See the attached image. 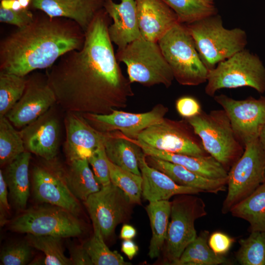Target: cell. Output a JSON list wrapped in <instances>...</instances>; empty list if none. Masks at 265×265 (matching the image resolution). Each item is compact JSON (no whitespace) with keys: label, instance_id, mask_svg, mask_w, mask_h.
Listing matches in <instances>:
<instances>
[{"label":"cell","instance_id":"obj_1","mask_svg":"<svg viewBox=\"0 0 265 265\" xmlns=\"http://www.w3.org/2000/svg\"><path fill=\"white\" fill-rule=\"evenodd\" d=\"M111 19L104 8L100 10L85 32L82 47L47 69L56 103L67 112L108 114L126 107L134 95L108 35Z\"/></svg>","mask_w":265,"mask_h":265},{"label":"cell","instance_id":"obj_2","mask_svg":"<svg viewBox=\"0 0 265 265\" xmlns=\"http://www.w3.org/2000/svg\"><path fill=\"white\" fill-rule=\"evenodd\" d=\"M38 11L30 24L0 41V72L26 77L82 47L85 32L75 22Z\"/></svg>","mask_w":265,"mask_h":265},{"label":"cell","instance_id":"obj_3","mask_svg":"<svg viewBox=\"0 0 265 265\" xmlns=\"http://www.w3.org/2000/svg\"><path fill=\"white\" fill-rule=\"evenodd\" d=\"M185 25L209 70L244 49L247 44V34L243 29L225 28L221 17L217 14Z\"/></svg>","mask_w":265,"mask_h":265},{"label":"cell","instance_id":"obj_4","mask_svg":"<svg viewBox=\"0 0 265 265\" xmlns=\"http://www.w3.org/2000/svg\"><path fill=\"white\" fill-rule=\"evenodd\" d=\"M200 138L204 149L228 172L242 156L244 147L236 137L224 109L204 111L185 119Z\"/></svg>","mask_w":265,"mask_h":265},{"label":"cell","instance_id":"obj_5","mask_svg":"<svg viewBox=\"0 0 265 265\" xmlns=\"http://www.w3.org/2000/svg\"><path fill=\"white\" fill-rule=\"evenodd\" d=\"M158 43L179 83L196 86L207 82L209 70L202 61L185 24H176Z\"/></svg>","mask_w":265,"mask_h":265},{"label":"cell","instance_id":"obj_6","mask_svg":"<svg viewBox=\"0 0 265 265\" xmlns=\"http://www.w3.org/2000/svg\"><path fill=\"white\" fill-rule=\"evenodd\" d=\"M117 61L127 66L129 80L151 86L162 84L168 88L174 79L172 71L157 42L142 36L127 45L116 53Z\"/></svg>","mask_w":265,"mask_h":265},{"label":"cell","instance_id":"obj_7","mask_svg":"<svg viewBox=\"0 0 265 265\" xmlns=\"http://www.w3.org/2000/svg\"><path fill=\"white\" fill-rule=\"evenodd\" d=\"M205 93L212 97L219 90L250 87L265 93V66L256 54L240 51L209 71Z\"/></svg>","mask_w":265,"mask_h":265},{"label":"cell","instance_id":"obj_8","mask_svg":"<svg viewBox=\"0 0 265 265\" xmlns=\"http://www.w3.org/2000/svg\"><path fill=\"white\" fill-rule=\"evenodd\" d=\"M12 232L62 238L80 236L84 225L78 216L58 206L47 204L25 209L8 224Z\"/></svg>","mask_w":265,"mask_h":265},{"label":"cell","instance_id":"obj_9","mask_svg":"<svg viewBox=\"0 0 265 265\" xmlns=\"http://www.w3.org/2000/svg\"><path fill=\"white\" fill-rule=\"evenodd\" d=\"M195 194L176 195L171 202V220L164 245L165 260L173 265L197 237L195 221L207 214L204 201Z\"/></svg>","mask_w":265,"mask_h":265},{"label":"cell","instance_id":"obj_10","mask_svg":"<svg viewBox=\"0 0 265 265\" xmlns=\"http://www.w3.org/2000/svg\"><path fill=\"white\" fill-rule=\"evenodd\" d=\"M265 181V151L258 138L246 144L242 156L228 171V192L222 212L227 213Z\"/></svg>","mask_w":265,"mask_h":265},{"label":"cell","instance_id":"obj_11","mask_svg":"<svg viewBox=\"0 0 265 265\" xmlns=\"http://www.w3.org/2000/svg\"><path fill=\"white\" fill-rule=\"evenodd\" d=\"M31 177L32 193L36 201L60 207L78 216L80 214L81 206L69 189L66 168L56 158L42 159L32 167Z\"/></svg>","mask_w":265,"mask_h":265},{"label":"cell","instance_id":"obj_12","mask_svg":"<svg viewBox=\"0 0 265 265\" xmlns=\"http://www.w3.org/2000/svg\"><path fill=\"white\" fill-rule=\"evenodd\" d=\"M197 136L186 119L177 121L164 118L142 131L135 139L169 153L195 156L209 155Z\"/></svg>","mask_w":265,"mask_h":265},{"label":"cell","instance_id":"obj_13","mask_svg":"<svg viewBox=\"0 0 265 265\" xmlns=\"http://www.w3.org/2000/svg\"><path fill=\"white\" fill-rule=\"evenodd\" d=\"M83 203L93 225L98 227L104 239L113 234L118 224L127 221L132 213V204L126 194L112 183L102 186Z\"/></svg>","mask_w":265,"mask_h":265},{"label":"cell","instance_id":"obj_14","mask_svg":"<svg viewBox=\"0 0 265 265\" xmlns=\"http://www.w3.org/2000/svg\"><path fill=\"white\" fill-rule=\"evenodd\" d=\"M213 98L226 112L236 137L244 147L258 138L265 122V96L236 100L220 94Z\"/></svg>","mask_w":265,"mask_h":265},{"label":"cell","instance_id":"obj_15","mask_svg":"<svg viewBox=\"0 0 265 265\" xmlns=\"http://www.w3.org/2000/svg\"><path fill=\"white\" fill-rule=\"evenodd\" d=\"M26 80L24 94L5 115L17 128H23L33 122L56 103L55 94L48 83L46 74L33 73Z\"/></svg>","mask_w":265,"mask_h":265},{"label":"cell","instance_id":"obj_16","mask_svg":"<svg viewBox=\"0 0 265 265\" xmlns=\"http://www.w3.org/2000/svg\"><path fill=\"white\" fill-rule=\"evenodd\" d=\"M168 111L166 106L158 104L150 111L143 113H134L114 109L108 114H81L92 127L100 132L118 131L135 139L143 130L161 122Z\"/></svg>","mask_w":265,"mask_h":265},{"label":"cell","instance_id":"obj_17","mask_svg":"<svg viewBox=\"0 0 265 265\" xmlns=\"http://www.w3.org/2000/svg\"><path fill=\"white\" fill-rule=\"evenodd\" d=\"M51 109L20 131L26 151L46 160L56 158L59 144V121Z\"/></svg>","mask_w":265,"mask_h":265},{"label":"cell","instance_id":"obj_18","mask_svg":"<svg viewBox=\"0 0 265 265\" xmlns=\"http://www.w3.org/2000/svg\"><path fill=\"white\" fill-rule=\"evenodd\" d=\"M64 123V153L68 161L88 159L95 150L104 144V132L92 127L81 113L67 112Z\"/></svg>","mask_w":265,"mask_h":265},{"label":"cell","instance_id":"obj_19","mask_svg":"<svg viewBox=\"0 0 265 265\" xmlns=\"http://www.w3.org/2000/svg\"><path fill=\"white\" fill-rule=\"evenodd\" d=\"M141 36L157 42L179 23L173 10L163 0H134Z\"/></svg>","mask_w":265,"mask_h":265},{"label":"cell","instance_id":"obj_20","mask_svg":"<svg viewBox=\"0 0 265 265\" xmlns=\"http://www.w3.org/2000/svg\"><path fill=\"white\" fill-rule=\"evenodd\" d=\"M104 8L113 21L108 32L118 50L141 37L134 0H120L119 3L105 0Z\"/></svg>","mask_w":265,"mask_h":265},{"label":"cell","instance_id":"obj_21","mask_svg":"<svg viewBox=\"0 0 265 265\" xmlns=\"http://www.w3.org/2000/svg\"><path fill=\"white\" fill-rule=\"evenodd\" d=\"M105 0H32L30 8L75 22L85 32Z\"/></svg>","mask_w":265,"mask_h":265},{"label":"cell","instance_id":"obj_22","mask_svg":"<svg viewBox=\"0 0 265 265\" xmlns=\"http://www.w3.org/2000/svg\"><path fill=\"white\" fill-rule=\"evenodd\" d=\"M139 167L143 179V197L149 202L169 200L180 194H197L201 190L176 183L164 173L150 166L141 149L138 154Z\"/></svg>","mask_w":265,"mask_h":265},{"label":"cell","instance_id":"obj_23","mask_svg":"<svg viewBox=\"0 0 265 265\" xmlns=\"http://www.w3.org/2000/svg\"><path fill=\"white\" fill-rule=\"evenodd\" d=\"M126 137L140 147L146 155L153 156L182 165L207 178L215 180L227 179L228 172L210 155L195 156L169 153L153 148L140 140Z\"/></svg>","mask_w":265,"mask_h":265},{"label":"cell","instance_id":"obj_24","mask_svg":"<svg viewBox=\"0 0 265 265\" xmlns=\"http://www.w3.org/2000/svg\"><path fill=\"white\" fill-rule=\"evenodd\" d=\"M146 160L150 166L164 173L178 185L198 189L203 192L217 193L226 190L227 179L207 178L182 165L153 156L146 155Z\"/></svg>","mask_w":265,"mask_h":265},{"label":"cell","instance_id":"obj_25","mask_svg":"<svg viewBox=\"0 0 265 265\" xmlns=\"http://www.w3.org/2000/svg\"><path fill=\"white\" fill-rule=\"evenodd\" d=\"M31 153L26 151L5 166L2 171L15 207L22 211L26 209L30 194L29 165Z\"/></svg>","mask_w":265,"mask_h":265},{"label":"cell","instance_id":"obj_26","mask_svg":"<svg viewBox=\"0 0 265 265\" xmlns=\"http://www.w3.org/2000/svg\"><path fill=\"white\" fill-rule=\"evenodd\" d=\"M104 134V145L108 159L124 169L141 175L138 163L140 147L119 131Z\"/></svg>","mask_w":265,"mask_h":265},{"label":"cell","instance_id":"obj_27","mask_svg":"<svg viewBox=\"0 0 265 265\" xmlns=\"http://www.w3.org/2000/svg\"><path fill=\"white\" fill-rule=\"evenodd\" d=\"M146 210L152 230L148 255L151 259H154L160 255L166 239L171 202L169 200L149 202Z\"/></svg>","mask_w":265,"mask_h":265},{"label":"cell","instance_id":"obj_28","mask_svg":"<svg viewBox=\"0 0 265 265\" xmlns=\"http://www.w3.org/2000/svg\"><path fill=\"white\" fill-rule=\"evenodd\" d=\"M89 164L86 159H75L68 161L66 168L69 189L79 200L83 202L102 187Z\"/></svg>","mask_w":265,"mask_h":265},{"label":"cell","instance_id":"obj_29","mask_svg":"<svg viewBox=\"0 0 265 265\" xmlns=\"http://www.w3.org/2000/svg\"><path fill=\"white\" fill-rule=\"evenodd\" d=\"M230 212L233 216L247 221L250 233L265 231V181Z\"/></svg>","mask_w":265,"mask_h":265},{"label":"cell","instance_id":"obj_30","mask_svg":"<svg viewBox=\"0 0 265 265\" xmlns=\"http://www.w3.org/2000/svg\"><path fill=\"white\" fill-rule=\"evenodd\" d=\"M209 232L204 231L185 248L174 265H217L228 263L223 256L215 254L208 244Z\"/></svg>","mask_w":265,"mask_h":265},{"label":"cell","instance_id":"obj_31","mask_svg":"<svg viewBox=\"0 0 265 265\" xmlns=\"http://www.w3.org/2000/svg\"><path fill=\"white\" fill-rule=\"evenodd\" d=\"M6 116L0 117V164L5 166L26 151L20 132Z\"/></svg>","mask_w":265,"mask_h":265},{"label":"cell","instance_id":"obj_32","mask_svg":"<svg viewBox=\"0 0 265 265\" xmlns=\"http://www.w3.org/2000/svg\"><path fill=\"white\" fill-rule=\"evenodd\" d=\"M61 237L51 235L27 234L26 240L32 247L42 251L45 255L43 265H71L70 258L65 256Z\"/></svg>","mask_w":265,"mask_h":265},{"label":"cell","instance_id":"obj_33","mask_svg":"<svg viewBox=\"0 0 265 265\" xmlns=\"http://www.w3.org/2000/svg\"><path fill=\"white\" fill-rule=\"evenodd\" d=\"M176 14L179 23L188 24L217 14L213 3L204 0H163Z\"/></svg>","mask_w":265,"mask_h":265},{"label":"cell","instance_id":"obj_34","mask_svg":"<svg viewBox=\"0 0 265 265\" xmlns=\"http://www.w3.org/2000/svg\"><path fill=\"white\" fill-rule=\"evenodd\" d=\"M26 77L0 72V117L5 116L25 90Z\"/></svg>","mask_w":265,"mask_h":265},{"label":"cell","instance_id":"obj_35","mask_svg":"<svg viewBox=\"0 0 265 265\" xmlns=\"http://www.w3.org/2000/svg\"><path fill=\"white\" fill-rule=\"evenodd\" d=\"M94 234L83 246L94 265H130L117 251L110 250L105 242L100 230L93 225Z\"/></svg>","mask_w":265,"mask_h":265},{"label":"cell","instance_id":"obj_36","mask_svg":"<svg viewBox=\"0 0 265 265\" xmlns=\"http://www.w3.org/2000/svg\"><path fill=\"white\" fill-rule=\"evenodd\" d=\"M236 259L242 265H265V231L250 233L238 241Z\"/></svg>","mask_w":265,"mask_h":265},{"label":"cell","instance_id":"obj_37","mask_svg":"<svg viewBox=\"0 0 265 265\" xmlns=\"http://www.w3.org/2000/svg\"><path fill=\"white\" fill-rule=\"evenodd\" d=\"M111 183L120 188L132 204H140L142 192L141 175L124 169L108 159Z\"/></svg>","mask_w":265,"mask_h":265},{"label":"cell","instance_id":"obj_38","mask_svg":"<svg viewBox=\"0 0 265 265\" xmlns=\"http://www.w3.org/2000/svg\"><path fill=\"white\" fill-rule=\"evenodd\" d=\"M31 247L26 240L7 246L1 251L0 265H26L32 257Z\"/></svg>","mask_w":265,"mask_h":265},{"label":"cell","instance_id":"obj_39","mask_svg":"<svg viewBox=\"0 0 265 265\" xmlns=\"http://www.w3.org/2000/svg\"><path fill=\"white\" fill-rule=\"evenodd\" d=\"M92 166L97 181L101 186H105L110 184L108 159L107 157L104 144L94 151L87 159Z\"/></svg>","mask_w":265,"mask_h":265},{"label":"cell","instance_id":"obj_40","mask_svg":"<svg viewBox=\"0 0 265 265\" xmlns=\"http://www.w3.org/2000/svg\"><path fill=\"white\" fill-rule=\"evenodd\" d=\"M34 13L30 8L18 10H7L0 8V22L22 28L33 20Z\"/></svg>","mask_w":265,"mask_h":265},{"label":"cell","instance_id":"obj_41","mask_svg":"<svg viewBox=\"0 0 265 265\" xmlns=\"http://www.w3.org/2000/svg\"><path fill=\"white\" fill-rule=\"evenodd\" d=\"M179 114L184 119H187L199 114L202 111L200 104L191 96H183L178 99L175 104Z\"/></svg>","mask_w":265,"mask_h":265},{"label":"cell","instance_id":"obj_42","mask_svg":"<svg viewBox=\"0 0 265 265\" xmlns=\"http://www.w3.org/2000/svg\"><path fill=\"white\" fill-rule=\"evenodd\" d=\"M234 239L224 233L216 231L208 239V244L212 251L217 255L223 256L232 247Z\"/></svg>","mask_w":265,"mask_h":265},{"label":"cell","instance_id":"obj_43","mask_svg":"<svg viewBox=\"0 0 265 265\" xmlns=\"http://www.w3.org/2000/svg\"><path fill=\"white\" fill-rule=\"evenodd\" d=\"M70 259L73 265H93L91 259L82 245H72L70 247Z\"/></svg>","mask_w":265,"mask_h":265},{"label":"cell","instance_id":"obj_44","mask_svg":"<svg viewBox=\"0 0 265 265\" xmlns=\"http://www.w3.org/2000/svg\"><path fill=\"white\" fill-rule=\"evenodd\" d=\"M8 187L5 181L2 170H0V224L3 226L6 223V212L10 210L8 201Z\"/></svg>","mask_w":265,"mask_h":265},{"label":"cell","instance_id":"obj_45","mask_svg":"<svg viewBox=\"0 0 265 265\" xmlns=\"http://www.w3.org/2000/svg\"><path fill=\"white\" fill-rule=\"evenodd\" d=\"M121 250L130 260H132L137 255L139 249L132 239H124L122 242Z\"/></svg>","mask_w":265,"mask_h":265},{"label":"cell","instance_id":"obj_46","mask_svg":"<svg viewBox=\"0 0 265 265\" xmlns=\"http://www.w3.org/2000/svg\"><path fill=\"white\" fill-rule=\"evenodd\" d=\"M136 230L133 226L125 224L121 229L120 237L123 240L132 239L136 235Z\"/></svg>","mask_w":265,"mask_h":265},{"label":"cell","instance_id":"obj_47","mask_svg":"<svg viewBox=\"0 0 265 265\" xmlns=\"http://www.w3.org/2000/svg\"><path fill=\"white\" fill-rule=\"evenodd\" d=\"M0 8L14 10L23 9L18 0H0Z\"/></svg>","mask_w":265,"mask_h":265},{"label":"cell","instance_id":"obj_48","mask_svg":"<svg viewBox=\"0 0 265 265\" xmlns=\"http://www.w3.org/2000/svg\"><path fill=\"white\" fill-rule=\"evenodd\" d=\"M259 141L265 151V122L258 136Z\"/></svg>","mask_w":265,"mask_h":265},{"label":"cell","instance_id":"obj_49","mask_svg":"<svg viewBox=\"0 0 265 265\" xmlns=\"http://www.w3.org/2000/svg\"><path fill=\"white\" fill-rule=\"evenodd\" d=\"M22 8L26 9L30 8L32 0H18Z\"/></svg>","mask_w":265,"mask_h":265},{"label":"cell","instance_id":"obj_50","mask_svg":"<svg viewBox=\"0 0 265 265\" xmlns=\"http://www.w3.org/2000/svg\"><path fill=\"white\" fill-rule=\"evenodd\" d=\"M204 0L207 1V2H209V3H213V0Z\"/></svg>","mask_w":265,"mask_h":265}]
</instances>
